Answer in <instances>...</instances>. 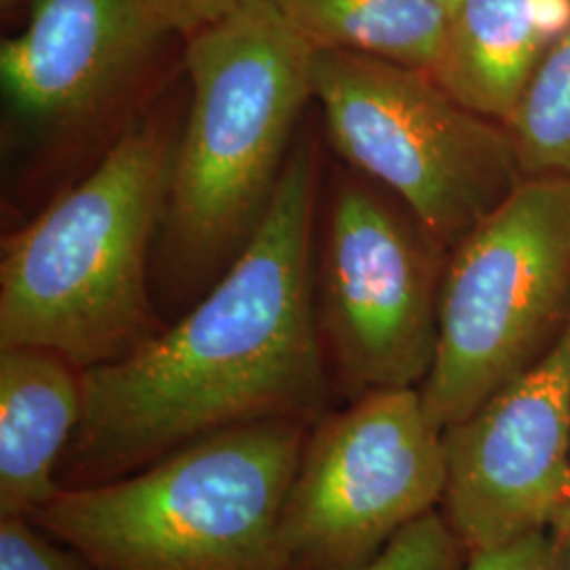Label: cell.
I'll use <instances>...</instances> for the list:
<instances>
[{
    "instance_id": "30bf717a",
    "label": "cell",
    "mask_w": 570,
    "mask_h": 570,
    "mask_svg": "<svg viewBox=\"0 0 570 570\" xmlns=\"http://www.w3.org/2000/svg\"><path fill=\"white\" fill-rule=\"evenodd\" d=\"M169 37L144 0H35L18 37L0 45V85L21 119L91 117Z\"/></svg>"
},
{
    "instance_id": "8fae6325",
    "label": "cell",
    "mask_w": 570,
    "mask_h": 570,
    "mask_svg": "<svg viewBox=\"0 0 570 570\" xmlns=\"http://www.w3.org/2000/svg\"><path fill=\"white\" fill-rule=\"evenodd\" d=\"M85 410L81 370L53 351L0 346V518H32Z\"/></svg>"
},
{
    "instance_id": "52a82bcc",
    "label": "cell",
    "mask_w": 570,
    "mask_h": 570,
    "mask_svg": "<svg viewBox=\"0 0 570 570\" xmlns=\"http://www.w3.org/2000/svg\"><path fill=\"white\" fill-rule=\"evenodd\" d=\"M444 489V431L421 389L360 395L306 435L279 522L285 570L362 569Z\"/></svg>"
},
{
    "instance_id": "d6986e66",
    "label": "cell",
    "mask_w": 570,
    "mask_h": 570,
    "mask_svg": "<svg viewBox=\"0 0 570 570\" xmlns=\"http://www.w3.org/2000/svg\"><path fill=\"white\" fill-rule=\"evenodd\" d=\"M556 539H558L556 570H570V527L564 530H556Z\"/></svg>"
},
{
    "instance_id": "8992f818",
    "label": "cell",
    "mask_w": 570,
    "mask_h": 570,
    "mask_svg": "<svg viewBox=\"0 0 570 570\" xmlns=\"http://www.w3.org/2000/svg\"><path fill=\"white\" fill-rule=\"evenodd\" d=\"M570 322V178H527L450 252L438 343L421 395L463 421L534 366Z\"/></svg>"
},
{
    "instance_id": "5bb4252c",
    "label": "cell",
    "mask_w": 570,
    "mask_h": 570,
    "mask_svg": "<svg viewBox=\"0 0 570 570\" xmlns=\"http://www.w3.org/2000/svg\"><path fill=\"white\" fill-rule=\"evenodd\" d=\"M524 178H570V23L508 122Z\"/></svg>"
},
{
    "instance_id": "ffe728a7",
    "label": "cell",
    "mask_w": 570,
    "mask_h": 570,
    "mask_svg": "<svg viewBox=\"0 0 570 570\" xmlns=\"http://www.w3.org/2000/svg\"><path fill=\"white\" fill-rule=\"evenodd\" d=\"M435 2H438V4H440V7H442V9H444V11L450 16V13L456 9V4H459L461 0H435Z\"/></svg>"
},
{
    "instance_id": "7c38bea8",
    "label": "cell",
    "mask_w": 570,
    "mask_h": 570,
    "mask_svg": "<svg viewBox=\"0 0 570 570\" xmlns=\"http://www.w3.org/2000/svg\"><path fill=\"white\" fill-rule=\"evenodd\" d=\"M569 23L570 0H461L429 75L469 110L508 127Z\"/></svg>"
},
{
    "instance_id": "277c9868",
    "label": "cell",
    "mask_w": 570,
    "mask_h": 570,
    "mask_svg": "<svg viewBox=\"0 0 570 570\" xmlns=\"http://www.w3.org/2000/svg\"><path fill=\"white\" fill-rule=\"evenodd\" d=\"M193 102L174 148L164 223L186 261L244 247L313 98L315 49L268 0H244L186 39Z\"/></svg>"
},
{
    "instance_id": "3957f363",
    "label": "cell",
    "mask_w": 570,
    "mask_h": 570,
    "mask_svg": "<svg viewBox=\"0 0 570 570\" xmlns=\"http://www.w3.org/2000/svg\"><path fill=\"white\" fill-rule=\"evenodd\" d=\"M171 157L159 127H129L82 183L4 244L0 346L53 351L82 372L159 332L146 256L164 220Z\"/></svg>"
},
{
    "instance_id": "2e32d148",
    "label": "cell",
    "mask_w": 570,
    "mask_h": 570,
    "mask_svg": "<svg viewBox=\"0 0 570 570\" xmlns=\"http://www.w3.org/2000/svg\"><path fill=\"white\" fill-rule=\"evenodd\" d=\"M0 570H81L30 518H0Z\"/></svg>"
},
{
    "instance_id": "7a4b0ae2",
    "label": "cell",
    "mask_w": 570,
    "mask_h": 570,
    "mask_svg": "<svg viewBox=\"0 0 570 570\" xmlns=\"http://www.w3.org/2000/svg\"><path fill=\"white\" fill-rule=\"evenodd\" d=\"M308 423L225 429L61 489L30 520L91 570H285L279 522Z\"/></svg>"
},
{
    "instance_id": "44dd1931",
    "label": "cell",
    "mask_w": 570,
    "mask_h": 570,
    "mask_svg": "<svg viewBox=\"0 0 570 570\" xmlns=\"http://www.w3.org/2000/svg\"><path fill=\"white\" fill-rule=\"evenodd\" d=\"M2 2V7H11L16 0H0Z\"/></svg>"
},
{
    "instance_id": "4fadbf2b",
    "label": "cell",
    "mask_w": 570,
    "mask_h": 570,
    "mask_svg": "<svg viewBox=\"0 0 570 570\" xmlns=\"http://www.w3.org/2000/svg\"><path fill=\"white\" fill-rule=\"evenodd\" d=\"M315 51H351L431 70L449 13L435 0H268Z\"/></svg>"
},
{
    "instance_id": "ba28073f",
    "label": "cell",
    "mask_w": 570,
    "mask_h": 570,
    "mask_svg": "<svg viewBox=\"0 0 570 570\" xmlns=\"http://www.w3.org/2000/svg\"><path fill=\"white\" fill-rule=\"evenodd\" d=\"M442 254L410 214L372 188H338L322 256L320 324L357 397L425 383L438 343Z\"/></svg>"
},
{
    "instance_id": "5b68a950",
    "label": "cell",
    "mask_w": 570,
    "mask_h": 570,
    "mask_svg": "<svg viewBox=\"0 0 570 570\" xmlns=\"http://www.w3.org/2000/svg\"><path fill=\"white\" fill-rule=\"evenodd\" d=\"M313 98L334 150L393 193L444 252L527 180L510 129L454 100L428 70L315 51Z\"/></svg>"
},
{
    "instance_id": "9c48e42d",
    "label": "cell",
    "mask_w": 570,
    "mask_h": 570,
    "mask_svg": "<svg viewBox=\"0 0 570 570\" xmlns=\"http://www.w3.org/2000/svg\"><path fill=\"white\" fill-rule=\"evenodd\" d=\"M442 513L469 553L570 527V322L556 345L444 429Z\"/></svg>"
},
{
    "instance_id": "ac0fdd59",
    "label": "cell",
    "mask_w": 570,
    "mask_h": 570,
    "mask_svg": "<svg viewBox=\"0 0 570 570\" xmlns=\"http://www.w3.org/2000/svg\"><path fill=\"white\" fill-rule=\"evenodd\" d=\"M242 2L244 0H144L169 35H183L186 39L225 18Z\"/></svg>"
},
{
    "instance_id": "e0dca14e",
    "label": "cell",
    "mask_w": 570,
    "mask_h": 570,
    "mask_svg": "<svg viewBox=\"0 0 570 570\" xmlns=\"http://www.w3.org/2000/svg\"><path fill=\"white\" fill-rule=\"evenodd\" d=\"M556 532L537 530L505 546L469 553L463 570H556Z\"/></svg>"
},
{
    "instance_id": "9a60e30c",
    "label": "cell",
    "mask_w": 570,
    "mask_h": 570,
    "mask_svg": "<svg viewBox=\"0 0 570 570\" xmlns=\"http://www.w3.org/2000/svg\"><path fill=\"white\" fill-rule=\"evenodd\" d=\"M468 551L442 510H433L402 530L357 570H463Z\"/></svg>"
},
{
    "instance_id": "6da1fadb",
    "label": "cell",
    "mask_w": 570,
    "mask_h": 570,
    "mask_svg": "<svg viewBox=\"0 0 570 570\" xmlns=\"http://www.w3.org/2000/svg\"><path fill=\"white\" fill-rule=\"evenodd\" d=\"M313 204L315 157L303 144L289 153L263 220L204 301L121 360L82 370L85 410L68 446L79 484L146 468L225 429L324 416Z\"/></svg>"
}]
</instances>
